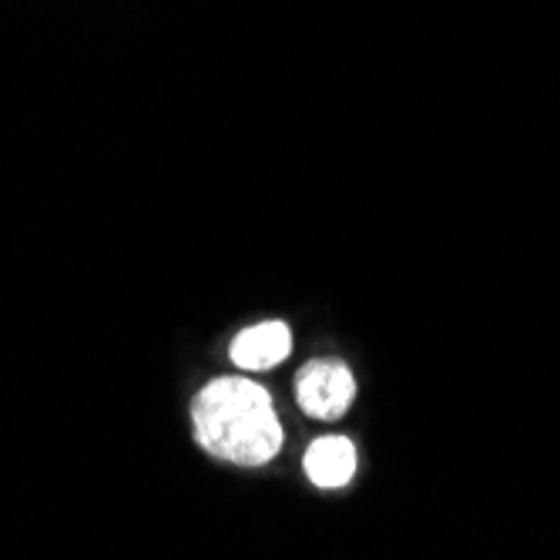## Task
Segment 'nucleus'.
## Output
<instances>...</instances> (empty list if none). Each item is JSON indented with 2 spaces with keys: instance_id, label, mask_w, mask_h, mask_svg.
Listing matches in <instances>:
<instances>
[{
  "instance_id": "f257e3e1",
  "label": "nucleus",
  "mask_w": 560,
  "mask_h": 560,
  "mask_svg": "<svg viewBox=\"0 0 560 560\" xmlns=\"http://www.w3.org/2000/svg\"><path fill=\"white\" fill-rule=\"evenodd\" d=\"M191 427L201 450L235 467H262L282 446L272 396L238 376L215 380L198 393Z\"/></svg>"
},
{
  "instance_id": "f03ea898",
  "label": "nucleus",
  "mask_w": 560,
  "mask_h": 560,
  "mask_svg": "<svg viewBox=\"0 0 560 560\" xmlns=\"http://www.w3.org/2000/svg\"><path fill=\"white\" fill-rule=\"evenodd\" d=\"M352 396H355V380L346 363L316 360L310 366H302L295 376V399L316 420L342 417L352 406Z\"/></svg>"
},
{
  "instance_id": "7ed1b4c3",
  "label": "nucleus",
  "mask_w": 560,
  "mask_h": 560,
  "mask_svg": "<svg viewBox=\"0 0 560 560\" xmlns=\"http://www.w3.org/2000/svg\"><path fill=\"white\" fill-rule=\"evenodd\" d=\"M292 352V332L285 323H259L235 336L232 363L242 370H272Z\"/></svg>"
},
{
  "instance_id": "20e7f679",
  "label": "nucleus",
  "mask_w": 560,
  "mask_h": 560,
  "mask_svg": "<svg viewBox=\"0 0 560 560\" xmlns=\"http://www.w3.org/2000/svg\"><path fill=\"white\" fill-rule=\"evenodd\" d=\"M305 474L316 487H346L355 474V450L342 436H323L305 450Z\"/></svg>"
}]
</instances>
